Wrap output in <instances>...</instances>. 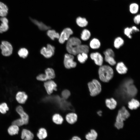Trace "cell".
I'll return each instance as SVG.
<instances>
[{"label":"cell","mask_w":140,"mask_h":140,"mask_svg":"<svg viewBox=\"0 0 140 140\" xmlns=\"http://www.w3.org/2000/svg\"><path fill=\"white\" fill-rule=\"evenodd\" d=\"M44 85L47 93L49 94H51L53 90H57V85L53 81H46L44 83Z\"/></svg>","instance_id":"12"},{"label":"cell","mask_w":140,"mask_h":140,"mask_svg":"<svg viewBox=\"0 0 140 140\" xmlns=\"http://www.w3.org/2000/svg\"><path fill=\"white\" fill-rule=\"evenodd\" d=\"M9 108L6 103H3L0 104V112L1 113H6V111L9 110Z\"/></svg>","instance_id":"37"},{"label":"cell","mask_w":140,"mask_h":140,"mask_svg":"<svg viewBox=\"0 0 140 140\" xmlns=\"http://www.w3.org/2000/svg\"><path fill=\"white\" fill-rule=\"evenodd\" d=\"M74 57L73 55L70 54H66L64 57V64L65 68L70 69L75 67L76 63L74 61Z\"/></svg>","instance_id":"8"},{"label":"cell","mask_w":140,"mask_h":140,"mask_svg":"<svg viewBox=\"0 0 140 140\" xmlns=\"http://www.w3.org/2000/svg\"><path fill=\"white\" fill-rule=\"evenodd\" d=\"M55 48L50 44H48L47 47H43L40 50V53L45 58H49L52 56L54 53Z\"/></svg>","instance_id":"9"},{"label":"cell","mask_w":140,"mask_h":140,"mask_svg":"<svg viewBox=\"0 0 140 140\" xmlns=\"http://www.w3.org/2000/svg\"><path fill=\"white\" fill-rule=\"evenodd\" d=\"M70 92L66 89L63 90L61 93L62 98L65 99H68L70 96Z\"/></svg>","instance_id":"39"},{"label":"cell","mask_w":140,"mask_h":140,"mask_svg":"<svg viewBox=\"0 0 140 140\" xmlns=\"http://www.w3.org/2000/svg\"><path fill=\"white\" fill-rule=\"evenodd\" d=\"M88 86L90 95L91 96H95L99 94L101 92V85L97 80L93 79L88 83Z\"/></svg>","instance_id":"5"},{"label":"cell","mask_w":140,"mask_h":140,"mask_svg":"<svg viewBox=\"0 0 140 140\" xmlns=\"http://www.w3.org/2000/svg\"><path fill=\"white\" fill-rule=\"evenodd\" d=\"M128 108L131 110L137 109L140 106V103L137 100L132 99L128 103Z\"/></svg>","instance_id":"21"},{"label":"cell","mask_w":140,"mask_h":140,"mask_svg":"<svg viewBox=\"0 0 140 140\" xmlns=\"http://www.w3.org/2000/svg\"><path fill=\"white\" fill-rule=\"evenodd\" d=\"M31 21L35 25H37L39 29L41 30H48L50 28V27L48 26L44 23L41 22H39L35 19L30 18Z\"/></svg>","instance_id":"19"},{"label":"cell","mask_w":140,"mask_h":140,"mask_svg":"<svg viewBox=\"0 0 140 140\" xmlns=\"http://www.w3.org/2000/svg\"><path fill=\"white\" fill-rule=\"evenodd\" d=\"M8 9L7 6L3 3L0 2V16L5 17L8 13Z\"/></svg>","instance_id":"23"},{"label":"cell","mask_w":140,"mask_h":140,"mask_svg":"<svg viewBox=\"0 0 140 140\" xmlns=\"http://www.w3.org/2000/svg\"><path fill=\"white\" fill-rule=\"evenodd\" d=\"M37 136L40 139L42 140L45 139L47 136L46 130L44 128H40L39 130Z\"/></svg>","instance_id":"29"},{"label":"cell","mask_w":140,"mask_h":140,"mask_svg":"<svg viewBox=\"0 0 140 140\" xmlns=\"http://www.w3.org/2000/svg\"><path fill=\"white\" fill-rule=\"evenodd\" d=\"M104 55V60L111 66H114L116 64L114 59V53L113 50L111 48H108L103 52Z\"/></svg>","instance_id":"7"},{"label":"cell","mask_w":140,"mask_h":140,"mask_svg":"<svg viewBox=\"0 0 140 140\" xmlns=\"http://www.w3.org/2000/svg\"><path fill=\"white\" fill-rule=\"evenodd\" d=\"M73 31L70 28L67 27L64 29L61 32L59 39V42L63 44L66 40L69 38L71 35L73 34Z\"/></svg>","instance_id":"10"},{"label":"cell","mask_w":140,"mask_h":140,"mask_svg":"<svg viewBox=\"0 0 140 140\" xmlns=\"http://www.w3.org/2000/svg\"><path fill=\"white\" fill-rule=\"evenodd\" d=\"M9 29L8 23H2L0 25V33L2 34L8 31Z\"/></svg>","instance_id":"36"},{"label":"cell","mask_w":140,"mask_h":140,"mask_svg":"<svg viewBox=\"0 0 140 140\" xmlns=\"http://www.w3.org/2000/svg\"><path fill=\"white\" fill-rule=\"evenodd\" d=\"M16 99L17 101L20 104L24 103L27 98V96L23 92H19L16 95Z\"/></svg>","instance_id":"14"},{"label":"cell","mask_w":140,"mask_h":140,"mask_svg":"<svg viewBox=\"0 0 140 140\" xmlns=\"http://www.w3.org/2000/svg\"><path fill=\"white\" fill-rule=\"evenodd\" d=\"M124 44V41L123 39L120 37L116 38L114 41V46L116 49L119 48Z\"/></svg>","instance_id":"31"},{"label":"cell","mask_w":140,"mask_h":140,"mask_svg":"<svg viewBox=\"0 0 140 140\" xmlns=\"http://www.w3.org/2000/svg\"><path fill=\"white\" fill-rule=\"evenodd\" d=\"M76 23L79 27H84L87 26L88 22L86 18L81 17H78L76 19Z\"/></svg>","instance_id":"22"},{"label":"cell","mask_w":140,"mask_h":140,"mask_svg":"<svg viewBox=\"0 0 140 140\" xmlns=\"http://www.w3.org/2000/svg\"><path fill=\"white\" fill-rule=\"evenodd\" d=\"M66 119L67 122L69 123L73 124L77 121V116L74 113H70L66 115Z\"/></svg>","instance_id":"20"},{"label":"cell","mask_w":140,"mask_h":140,"mask_svg":"<svg viewBox=\"0 0 140 140\" xmlns=\"http://www.w3.org/2000/svg\"><path fill=\"white\" fill-rule=\"evenodd\" d=\"M97 137V132L94 129L91 130L85 136L87 140H96Z\"/></svg>","instance_id":"25"},{"label":"cell","mask_w":140,"mask_h":140,"mask_svg":"<svg viewBox=\"0 0 140 140\" xmlns=\"http://www.w3.org/2000/svg\"><path fill=\"white\" fill-rule=\"evenodd\" d=\"M133 20L134 23L136 24L140 23V14L135 16Z\"/></svg>","instance_id":"41"},{"label":"cell","mask_w":140,"mask_h":140,"mask_svg":"<svg viewBox=\"0 0 140 140\" xmlns=\"http://www.w3.org/2000/svg\"><path fill=\"white\" fill-rule=\"evenodd\" d=\"M105 103L107 107L111 110L115 109L117 104L116 101L113 98L106 99Z\"/></svg>","instance_id":"18"},{"label":"cell","mask_w":140,"mask_h":140,"mask_svg":"<svg viewBox=\"0 0 140 140\" xmlns=\"http://www.w3.org/2000/svg\"><path fill=\"white\" fill-rule=\"evenodd\" d=\"M34 135L30 131L26 129L23 130L21 134V138L24 140H32Z\"/></svg>","instance_id":"15"},{"label":"cell","mask_w":140,"mask_h":140,"mask_svg":"<svg viewBox=\"0 0 140 140\" xmlns=\"http://www.w3.org/2000/svg\"><path fill=\"white\" fill-rule=\"evenodd\" d=\"M0 49L2 55L4 57H8L12 54L13 48L11 44L6 40H3L0 44Z\"/></svg>","instance_id":"6"},{"label":"cell","mask_w":140,"mask_h":140,"mask_svg":"<svg viewBox=\"0 0 140 140\" xmlns=\"http://www.w3.org/2000/svg\"><path fill=\"white\" fill-rule=\"evenodd\" d=\"M16 110L20 116L24 124H27L29 120V117L28 115L24 111L23 108L21 106H18L16 108Z\"/></svg>","instance_id":"13"},{"label":"cell","mask_w":140,"mask_h":140,"mask_svg":"<svg viewBox=\"0 0 140 140\" xmlns=\"http://www.w3.org/2000/svg\"><path fill=\"white\" fill-rule=\"evenodd\" d=\"M17 53L20 57L24 59L27 57L29 52L27 49L25 48H22L19 50Z\"/></svg>","instance_id":"34"},{"label":"cell","mask_w":140,"mask_h":140,"mask_svg":"<svg viewBox=\"0 0 140 140\" xmlns=\"http://www.w3.org/2000/svg\"><path fill=\"white\" fill-rule=\"evenodd\" d=\"M12 124L16 125L19 127L24 125V123L23 121L20 118L12 122Z\"/></svg>","instance_id":"38"},{"label":"cell","mask_w":140,"mask_h":140,"mask_svg":"<svg viewBox=\"0 0 140 140\" xmlns=\"http://www.w3.org/2000/svg\"><path fill=\"white\" fill-rule=\"evenodd\" d=\"M70 140H81V139L79 137L76 136H75L73 137Z\"/></svg>","instance_id":"43"},{"label":"cell","mask_w":140,"mask_h":140,"mask_svg":"<svg viewBox=\"0 0 140 140\" xmlns=\"http://www.w3.org/2000/svg\"><path fill=\"white\" fill-rule=\"evenodd\" d=\"M45 75L47 80L54 78L55 74L54 70L51 68H48L45 70Z\"/></svg>","instance_id":"27"},{"label":"cell","mask_w":140,"mask_h":140,"mask_svg":"<svg viewBox=\"0 0 140 140\" xmlns=\"http://www.w3.org/2000/svg\"><path fill=\"white\" fill-rule=\"evenodd\" d=\"M46 100L56 103L58 106L62 110L74 111V109L71 103L65 99L60 98L58 96L46 97Z\"/></svg>","instance_id":"3"},{"label":"cell","mask_w":140,"mask_h":140,"mask_svg":"<svg viewBox=\"0 0 140 140\" xmlns=\"http://www.w3.org/2000/svg\"><path fill=\"white\" fill-rule=\"evenodd\" d=\"M129 11L132 14L137 13L139 10V5L136 3H132L129 5Z\"/></svg>","instance_id":"35"},{"label":"cell","mask_w":140,"mask_h":140,"mask_svg":"<svg viewBox=\"0 0 140 140\" xmlns=\"http://www.w3.org/2000/svg\"><path fill=\"white\" fill-rule=\"evenodd\" d=\"M52 120L54 122L58 124H61L63 121L62 117L59 114H55L52 117Z\"/></svg>","instance_id":"33"},{"label":"cell","mask_w":140,"mask_h":140,"mask_svg":"<svg viewBox=\"0 0 140 140\" xmlns=\"http://www.w3.org/2000/svg\"><path fill=\"white\" fill-rule=\"evenodd\" d=\"M91 34L90 31L87 29L83 30L81 34V38L83 41H86L88 40L90 38Z\"/></svg>","instance_id":"32"},{"label":"cell","mask_w":140,"mask_h":140,"mask_svg":"<svg viewBox=\"0 0 140 140\" xmlns=\"http://www.w3.org/2000/svg\"><path fill=\"white\" fill-rule=\"evenodd\" d=\"M139 31V30L136 26H133L131 27H127L124 30V33L129 38H132L131 34L133 33Z\"/></svg>","instance_id":"16"},{"label":"cell","mask_w":140,"mask_h":140,"mask_svg":"<svg viewBox=\"0 0 140 140\" xmlns=\"http://www.w3.org/2000/svg\"><path fill=\"white\" fill-rule=\"evenodd\" d=\"M100 45L101 43L100 41L96 38L93 39L90 41L89 43L90 47L93 49L99 48H100Z\"/></svg>","instance_id":"24"},{"label":"cell","mask_w":140,"mask_h":140,"mask_svg":"<svg viewBox=\"0 0 140 140\" xmlns=\"http://www.w3.org/2000/svg\"><path fill=\"white\" fill-rule=\"evenodd\" d=\"M116 69L117 72L120 74H124L127 73L128 68L122 62L118 63L116 66Z\"/></svg>","instance_id":"17"},{"label":"cell","mask_w":140,"mask_h":140,"mask_svg":"<svg viewBox=\"0 0 140 140\" xmlns=\"http://www.w3.org/2000/svg\"><path fill=\"white\" fill-rule=\"evenodd\" d=\"M90 57L91 59L94 61L96 65L100 66L102 65L103 58L99 53L97 52L92 53L90 54Z\"/></svg>","instance_id":"11"},{"label":"cell","mask_w":140,"mask_h":140,"mask_svg":"<svg viewBox=\"0 0 140 140\" xmlns=\"http://www.w3.org/2000/svg\"><path fill=\"white\" fill-rule=\"evenodd\" d=\"M19 127L16 125L12 124L8 129V132L11 135L18 134L19 131Z\"/></svg>","instance_id":"26"},{"label":"cell","mask_w":140,"mask_h":140,"mask_svg":"<svg viewBox=\"0 0 140 140\" xmlns=\"http://www.w3.org/2000/svg\"><path fill=\"white\" fill-rule=\"evenodd\" d=\"M0 20L2 23H8L9 21L8 19L5 17H3L0 18Z\"/></svg>","instance_id":"42"},{"label":"cell","mask_w":140,"mask_h":140,"mask_svg":"<svg viewBox=\"0 0 140 140\" xmlns=\"http://www.w3.org/2000/svg\"><path fill=\"white\" fill-rule=\"evenodd\" d=\"M37 79L40 81H46L47 80L45 74H41L38 75L37 77Z\"/></svg>","instance_id":"40"},{"label":"cell","mask_w":140,"mask_h":140,"mask_svg":"<svg viewBox=\"0 0 140 140\" xmlns=\"http://www.w3.org/2000/svg\"><path fill=\"white\" fill-rule=\"evenodd\" d=\"M130 116L129 112L125 107H122L118 111L114 124L115 127L118 129L122 128L124 126L123 121Z\"/></svg>","instance_id":"4"},{"label":"cell","mask_w":140,"mask_h":140,"mask_svg":"<svg viewBox=\"0 0 140 140\" xmlns=\"http://www.w3.org/2000/svg\"><path fill=\"white\" fill-rule=\"evenodd\" d=\"M66 48L69 53L74 55L83 52L87 53L89 51V47L87 45L81 44L80 40L74 37L69 38L68 40Z\"/></svg>","instance_id":"1"},{"label":"cell","mask_w":140,"mask_h":140,"mask_svg":"<svg viewBox=\"0 0 140 140\" xmlns=\"http://www.w3.org/2000/svg\"><path fill=\"white\" fill-rule=\"evenodd\" d=\"M77 58L78 60L81 63H84L88 58L87 53H82L77 54Z\"/></svg>","instance_id":"30"},{"label":"cell","mask_w":140,"mask_h":140,"mask_svg":"<svg viewBox=\"0 0 140 140\" xmlns=\"http://www.w3.org/2000/svg\"><path fill=\"white\" fill-rule=\"evenodd\" d=\"M102 112L101 110H99L97 112V114L100 116H102Z\"/></svg>","instance_id":"44"},{"label":"cell","mask_w":140,"mask_h":140,"mask_svg":"<svg viewBox=\"0 0 140 140\" xmlns=\"http://www.w3.org/2000/svg\"><path fill=\"white\" fill-rule=\"evenodd\" d=\"M98 70L99 78L102 81L107 82L113 78L114 72L113 68L108 65H102Z\"/></svg>","instance_id":"2"},{"label":"cell","mask_w":140,"mask_h":140,"mask_svg":"<svg viewBox=\"0 0 140 140\" xmlns=\"http://www.w3.org/2000/svg\"><path fill=\"white\" fill-rule=\"evenodd\" d=\"M47 33V36L52 40H54L55 38L59 39L60 37L59 34L53 30H48Z\"/></svg>","instance_id":"28"}]
</instances>
